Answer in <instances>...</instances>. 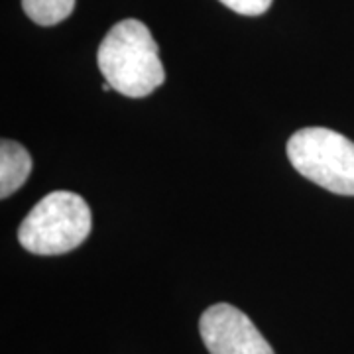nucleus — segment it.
I'll return each instance as SVG.
<instances>
[{"label": "nucleus", "mask_w": 354, "mask_h": 354, "mask_svg": "<svg viewBox=\"0 0 354 354\" xmlns=\"http://www.w3.org/2000/svg\"><path fill=\"white\" fill-rule=\"evenodd\" d=\"M97 62L104 81L130 99L152 95L165 81L164 64L152 32L134 18L109 30L99 46Z\"/></svg>", "instance_id": "1"}, {"label": "nucleus", "mask_w": 354, "mask_h": 354, "mask_svg": "<svg viewBox=\"0 0 354 354\" xmlns=\"http://www.w3.org/2000/svg\"><path fill=\"white\" fill-rule=\"evenodd\" d=\"M221 2L242 16H260L272 6V0H221Z\"/></svg>", "instance_id": "7"}, {"label": "nucleus", "mask_w": 354, "mask_h": 354, "mask_svg": "<svg viewBox=\"0 0 354 354\" xmlns=\"http://www.w3.org/2000/svg\"><path fill=\"white\" fill-rule=\"evenodd\" d=\"M291 165L323 189L354 197V142L323 127L301 128L288 140Z\"/></svg>", "instance_id": "3"}, {"label": "nucleus", "mask_w": 354, "mask_h": 354, "mask_svg": "<svg viewBox=\"0 0 354 354\" xmlns=\"http://www.w3.org/2000/svg\"><path fill=\"white\" fill-rule=\"evenodd\" d=\"M24 12L39 26H55L69 18L75 0H22Z\"/></svg>", "instance_id": "6"}, {"label": "nucleus", "mask_w": 354, "mask_h": 354, "mask_svg": "<svg viewBox=\"0 0 354 354\" xmlns=\"http://www.w3.org/2000/svg\"><path fill=\"white\" fill-rule=\"evenodd\" d=\"M93 227L85 199L71 191H53L28 213L18 228V241L28 252L59 256L87 241Z\"/></svg>", "instance_id": "2"}, {"label": "nucleus", "mask_w": 354, "mask_h": 354, "mask_svg": "<svg viewBox=\"0 0 354 354\" xmlns=\"http://www.w3.org/2000/svg\"><path fill=\"white\" fill-rule=\"evenodd\" d=\"M32 171V158L22 144L4 138L0 142V197L8 199L20 189Z\"/></svg>", "instance_id": "5"}, {"label": "nucleus", "mask_w": 354, "mask_h": 354, "mask_svg": "<svg viewBox=\"0 0 354 354\" xmlns=\"http://www.w3.org/2000/svg\"><path fill=\"white\" fill-rule=\"evenodd\" d=\"M199 333L211 354H276L250 317L234 305H211L201 315Z\"/></svg>", "instance_id": "4"}]
</instances>
